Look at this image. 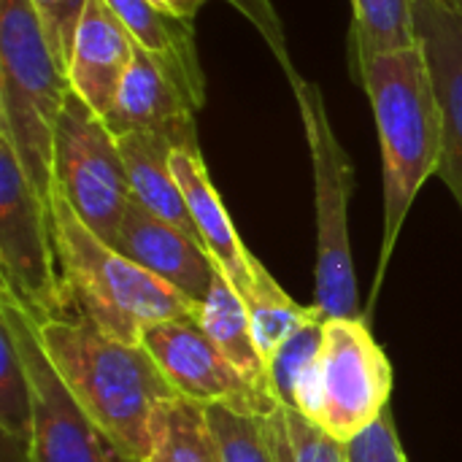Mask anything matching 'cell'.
I'll return each instance as SVG.
<instances>
[{
    "label": "cell",
    "mask_w": 462,
    "mask_h": 462,
    "mask_svg": "<svg viewBox=\"0 0 462 462\" xmlns=\"http://www.w3.org/2000/svg\"><path fill=\"white\" fill-rule=\"evenodd\" d=\"M35 330L79 409L122 452L146 462L157 409L179 398L146 346L108 338L79 317L43 322Z\"/></svg>",
    "instance_id": "6da1fadb"
},
{
    "label": "cell",
    "mask_w": 462,
    "mask_h": 462,
    "mask_svg": "<svg viewBox=\"0 0 462 462\" xmlns=\"http://www.w3.org/2000/svg\"><path fill=\"white\" fill-rule=\"evenodd\" d=\"M357 84L365 89L376 116L384 173V236L374 279L376 300L406 217L425 181L439 171L444 114L420 41L409 49L371 57Z\"/></svg>",
    "instance_id": "7a4b0ae2"
},
{
    "label": "cell",
    "mask_w": 462,
    "mask_h": 462,
    "mask_svg": "<svg viewBox=\"0 0 462 462\" xmlns=\"http://www.w3.org/2000/svg\"><path fill=\"white\" fill-rule=\"evenodd\" d=\"M49 208L62 282L79 319L108 338L141 344L146 328L198 314V303L100 241L60 189Z\"/></svg>",
    "instance_id": "3957f363"
},
{
    "label": "cell",
    "mask_w": 462,
    "mask_h": 462,
    "mask_svg": "<svg viewBox=\"0 0 462 462\" xmlns=\"http://www.w3.org/2000/svg\"><path fill=\"white\" fill-rule=\"evenodd\" d=\"M70 92L30 0H0V138L46 203L54 181V130Z\"/></svg>",
    "instance_id": "277c9868"
},
{
    "label": "cell",
    "mask_w": 462,
    "mask_h": 462,
    "mask_svg": "<svg viewBox=\"0 0 462 462\" xmlns=\"http://www.w3.org/2000/svg\"><path fill=\"white\" fill-rule=\"evenodd\" d=\"M393 382V363L365 317H328L319 352L298 384L292 409L349 444L390 409Z\"/></svg>",
    "instance_id": "5b68a950"
},
{
    "label": "cell",
    "mask_w": 462,
    "mask_h": 462,
    "mask_svg": "<svg viewBox=\"0 0 462 462\" xmlns=\"http://www.w3.org/2000/svg\"><path fill=\"white\" fill-rule=\"evenodd\" d=\"M303 119L311 173H314V214H317V268L314 306L328 317H363L357 303V273L349 244V195L352 160L341 146L325 97L314 81L303 76L290 84Z\"/></svg>",
    "instance_id": "8992f818"
},
{
    "label": "cell",
    "mask_w": 462,
    "mask_h": 462,
    "mask_svg": "<svg viewBox=\"0 0 462 462\" xmlns=\"http://www.w3.org/2000/svg\"><path fill=\"white\" fill-rule=\"evenodd\" d=\"M0 292L11 295L35 325L73 317L57 260L51 208L5 138H0Z\"/></svg>",
    "instance_id": "52a82bcc"
},
{
    "label": "cell",
    "mask_w": 462,
    "mask_h": 462,
    "mask_svg": "<svg viewBox=\"0 0 462 462\" xmlns=\"http://www.w3.org/2000/svg\"><path fill=\"white\" fill-rule=\"evenodd\" d=\"M54 181L79 219L114 246L133 200L116 135L73 89L54 130Z\"/></svg>",
    "instance_id": "ba28073f"
},
{
    "label": "cell",
    "mask_w": 462,
    "mask_h": 462,
    "mask_svg": "<svg viewBox=\"0 0 462 462\" xmlns=\"http://www.w3.org/2000/svg\"><path fill=\"white\" fill-rule=\"evenodd\" d=\"M0 319L11 328L32 384V444L30 462H138L122 452L73 401L51 368L35 322L22 306L0 292Z\"/></svg>",
    "instance_id": "9c48e42d"
},
{
    "label": "cell",
    "mask_w": 462,
    "mask_h": 462,
    "mask_svg": "<svg viewBox=\"0 0 462 462\" xmlns=\"http://www.w3.org/2000/svg\"><path fill=\"white\" fill-rule=\"evenodd\" d=\"M141 344L184 401L198 406H227L257 417H265L279 406L244 379V374L203 333L195 317L152 325Z\"/></svg>",
    "instance_id": "30bf717a"
},
{
    "label": "cell",
    "mask_w": 462,
    "mask_h": 462,
    "mask_svg": "<svg viewBox=\"0 0 462 462\" xmlns=\"http://www.w3.org/2000/svg\"><path fill=\"white\" fill-rule=\"evenodd\" d=\"M195 114L198 106L176 73L135 43L130 70L103 122L116 138L127 133H154L168 138L176 149L200 152Z\"/></svg>",
    "instance_id": "8fae6325"
},
{
    "label": "cell",
    "mask_w": 462,
    "mask_h": 462,
    "mask_svg": "<svg viewBox=\"0 0 462 462\" xmlns=\"http://www.w3.org/2000/svg\"><path fill=\"white\" fill-rule=\"evenodd\" d=\"M414 22L444 114L436 176L447 184L462 211V14L439 0H414Z\"/></svg>",
    "instance_id": "7c38bea8"
},
{
    "label": "cell",
    "mask_w": 462,
    "mask_h": 462,
    "mask_svg": "<svg viewBox=\"0 0 462 462\" xmlns=\"http://www.w3.org/2000/svg\"><path fill=\"white\" fill-rule=\"evenodd\" d=\"M114 249L160 282L179 290L192 303H203L219 271L203 244L171 222L154 217L135 198L122 217Z\"/></svg>",
    "instance_id": "4fadbf2b"
},
{
    "label": "cell",
    "mask_w": 462,
    "mask_h": 462,
    "mask_svg": "<svg viewBox=\"0 0 462 462\" xmlns=\"http://www.w3.org/2000/svg\"><path fill=\"white\" fill-rule=\"evenodd\" d=\"M135 57V41L106 0H87L79 19L68 84L100 116H106L119 95V87Z\"/></svg>",
    "instance_id": "5bb4252c"
},
{
    "label": "cell",
    "mask_w": 462,
    "mask_h": 462,
    "mask_svg": "<svg viewBox=\"0 0 462 462\" xmlns=\"http://www.w3.org/2000/svg\"><path fill=\"white\" fill-rule=\"evenodd\" d=\"M171 162H173V173L184 189L189 214L198 225L206 252L211 254L217 268L227 276V282L236 287V292L246 300L254 292L257 271L263 263L244 246L238 230L233 227V219L222 203V195L217 192V187L206 171L203 154L176 149Z\"/></svg>",
    "instance_id": "9a60e30c"
},
{
    "label": "cell",
    "mask_w": 462,
    "mask_h": 462,
    "mask_svg": "<svg viewBox=\"0 0 462 462\" xmlns=\"http://www.w3.org/2000/svg\"><path fill=\"white\" fill-rule=\"evenodd\" d=\"M119 152L125 160V171L130 179L133 198L149 208L154 217L171 222L173 227L184 230L189 238L200 241L198 225L189 214L184 189L173 173V152L176 146L154 133H127L119 135Z\"/></svg>",
    "instance_id": "2e32d148"
},
{
    "label": "cell",
    "mask_w": 462,
    "mask_h": 462,
    "mask_svg": "<svg viewBox=\"0 0 462 462\" xmlns=\"http://www.w3.org/2000/svg\"><path fill=\"white\" fill-rule=\"evenodd\" d=\"M106 3L122 19V24L130 30L133 41L141 49L154 54L162 65H168L176 73V79L184 84V89L200 108L206 103V76L195 43V22L179 19L157 8L152 0H106Z\"/></svg>",
    "instance_id": "e0dca14e"
},
{
    "label": "cell",
    "mask_w": 462,
    "mask_h": 462,
    "mask_svg": "<svg viewBox=\"0 0 462 462\" xmlns=\"http://www.w3.org/2000/svg\"><path fill=\"white\" fill-rule=\"evenodd\" d=\"M195 319L203 328V333L217 344V349L244 374V379L254 390H260L265 398L279 403L273 390H271L268 365H265L260 346L254 341L249 309L222 271H217L208 295L203 298V303H198Z\"/></svg>",
    "instance_id": "ac0fdd59"
},
{
    "label": "cell",
    "mask_w": 462,
    "mask_h": 462,
    "mask_svg": "<svg viewBox=\"0 0 462 462\" xmlns=\"http://www.w3.org/2000/svg\"><path fill=\"white\" fill-rule=\"evenodd\" d=\"M417 41L414 0H352L349 68L355 81L371 57L409 49Z\"/></svg>",
    "instance_id": "d6986e66"
},
{
    "label": "cell",
    "mask_w": 462,
    "mask_h": 462,
    "mask_svg": "<svg viewBox=\"0 0 462 462\" xmlns=\"http://www.w3.org/2000/svg\"><path fill=\"white\" fill-rule=\"evenodd\" d=\"M146 462H219L203 406L184 398L162 403Z\"/></svg>",
    "instance_id": "ffe728a7"
},
{
    "label": "cell",
    "mask_w": 462,
    "mask_h": 462,
    "mask_svg": "<svg viewBox=\"0 0 462 462\" xmlns=\"http://www.w3.org/2000/svg\"><path fill=\"white\" fill-rule=\"evenodd\" d=\"M249 309V319H252V330H254V341L260 346V355L268 365L271 355L290 338L295 336L300 328L325 319L317 306H300L295 303L282 284L268 273L265 265H260L257 271V284L254 292L244 300Z\"/></svg>",
    "instance_id": "44dd1931"
},
{
    "label": "cell",
    "mask_w": 462,
    "mask_h": 462,
    "mask_svg": "<svg viewBox=\"0 0 462 462\" xmlns=\"http://www.w3.org/2000/svg\"><path fill=\"white\" fill-rule=\"evenodd\" d=\"M276 462H349L346 444L336 441L292 406H276L263 417Z\"/></svg>",
    "instance_id": "7402d4cb"
},
{
    "label": "cell",
    "mask_w": 462,
    "mask_h": 462,
    "mask_svg": "<svg viewBox=\"0 0 462 462\" xmlns=\"http://www.w3.org/2000/svg\"><path fill=\"white\" fill-rule=\"evenodd\" d=\"M32 384L11 328L0 319V436L19 447L32 444Z\"/></svg>",
    "instance_id": "603a6c76"
},
{
    "label": "cell",
    "mask_w": 462,
    "mask_h": 462,
    "mask_svg": "<svg viewBox=\"0 0 462 462\" xmlns=\"http://www.w3.org/2000/svg\"><path fill=\"white\" fill-rule=\"evenodd\" d=\"M219 462H276L263 417L244 414L227 406H203Z\"/></svg>",
    "instance_id": "cb8c5ba5"
},
{
    "label": "cell",
    "mask_w": 462,
    "mask_h": 462,
    "mask_svg": "<svg viewBox=\"0 0 462 462\" xmlns=\"http://www.w3.org/2000/svg\"><path fill=\"white\" fill-rule=\"evenodd\" d=\"M322 322L325 319H317V322L300 328L268 360L271 390H273V395H276V401L282 406H292L295 393H298V384H300V379L306 376V371L311 368V363H314V357L319 352Z\"/></svg>",
    "instance_id": "d4e9b609"
},
{
    "label": "cell",
    "mask_w": 462,
    "mask_h": 462,
    "mask_svg": "<svg viewBox=\"0 0 462 462\" xmlns=\"http://www.w3.org/2000/svg\"><path fill=\"white\" fill-rule=\"evenodd\" d=\"M30 3L43 24V32H46V41L51 46L57 65L62 70H68L73 35H76L79 19L87 8V0H30Z\"/></svg>",
    "instance_id": "484cf974"
},
{
    "label": "cell",
    "mask_w": 462,
    "mask_h": 462,
    "mask_svg": "<svg viewBox=\"0 0 462 462\" xmlns=\"http://www.w3.org/2000/svg\"><path fill=\"white\" fill-rule=\"evenodd\" d=\"M225 3H230L244 19L252 22V27L260 32V38L268 43V49H271L273 57L279 60V65H282V70L287 73L290 84L298 81L300 73H298L295 65H292L290 49H287V32H284V24H282L279 14H276V8H273V3H271V0H225Z\"/></svg>",
    "instance_id": "4316f807"
},
{
    "label": "cell",
    "mask_w": 462,
    "mask_h": 462,
    "mask_svg": "<svg viewBox=\"0 0 462 462\" xmlns=\"http://www.w3.org/2000/svg\"><path fill=\"white\" fill-rule=\"evenodd\" d=\"M346 457L349 462H409L390 409L365 433L346 444Z\"/></svg>",
    "instance_id": "83f0119b"
},
{
    "label": "cell",
    "mask_w": 462,
    "mask_h": 462,
    "mask_svg": "<svg viewBox=\"0 0 462 462\" xmlns=\"http://www.w3.org/2000/svg\"><path fill=\"white\" fill-rule=\"evenodd\" d=\"M152 3H154L157 8H162V11L179 16V19H195L198 11H200L208 0H152Z\"/></svg>",
    "instance_id": "f1b7e54d"
},
{
    "label": "cell",
    "mask_w": 462,
    "mask_h": 462,
    "mask_svg": "<svg viewBox=\"0 0 462 462\" xmlns=\"http://www.w3.org/2000/svg\"><path fill=\"white\" fill-rule=\"evenodd\" d=\"M439 3H444L447 8H452V11L462 14V0H439Z\"/></svg>",
    "instance_id": "f546056e"
}]
</instances>
